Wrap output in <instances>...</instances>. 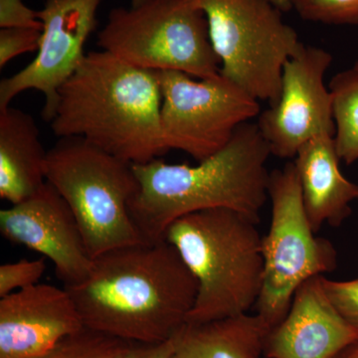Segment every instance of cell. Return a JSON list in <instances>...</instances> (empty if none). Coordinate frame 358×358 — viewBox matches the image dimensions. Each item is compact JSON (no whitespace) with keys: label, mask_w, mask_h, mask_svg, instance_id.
<instances>
[{"label":"cell","mask_w":358,"mask_h":358,"mask_svg":"<svg viewBox=\"0 0 358 358\" xmlns=\"http://www.w3.org/2000/svg\"><path fill=\"white\" fill-rule=\"evenodd\" d=\"M339 162L334 136L329 134L308 141L294 157L303 208L315 233L324 224L339 227L358 199V185L343 176Z\"/></svg>","instance_id":"15"},{"label":"cell","mask_w":358,"mask_h":358,"mask_svg":"<svg viewBox=\"0 0 358 358\" xmlns=\"http://www.w3.org/2000/svg\"><path fill=\"white\" fill-rule=\"evenodd\" d=\"M143 1H145V0H131V6H136V4L141 3Z\"/></svg>","instance_id":"28"},{"label":"cell","mask_w":358,"mask_h":358,"mask_svg":"<svg viewBox=\"0 0 358 358\" xmlns=\"http://www.w3.org/2000/svg\"><path fill=\"white\" fill-rule=\"evenodd\" d=\"M176 336L159 345H152L143 358H173L174 346H176Z\"/></svg>","instance_id":"25"},{"label":"cell","mask_w":358,"mask_h":358,"mask_svg":"<svg viewBox=\"0 0 358 358\" xmlns=\"http://www.w3.org/2000/svg\"><path fill=\"white\" fill-rule=\"evenodd\" d=\"M159 75L166 147L196 162L222 150L240 126L261 114L259 101L221 73L196 80L178 71Z\"/></svg>","instance_id":"9"},{"label":"cell","mask_w":358,"mask_h":358,"mask_svg":"<svg viewBox=\"0 0 358 358\" xmlns=\"http://www.w3.org/2000/svg\"><path fill=\"white\" fill-rule=\"evenodd\" d=\"M203 11L220 73L258 101L274 106L282 74L303 48L298 33L268 0H187Z\"/></svg>","instance_id":"7"},{"label":"cell","mask_w":358,"mask_h":358,"mask_svg":"<svg viewBox=\"0 0 358 358\" xmlns=\"http://www.w3.org/2000/svg\"><path fill=\"white\" fill-rule=\"evenodd\" d=\"M333 59L324 49L303 45L287 61L279 101L261 112L256 122L272 155L294 159L299 150L315 136H334L333 99L324 85Z\"/></svg>","instance_id":"11"},{"label":"cell","mask_w":358,"mask_h":358,"mask_svg":"<svg viewBox=\"0 0 358 358\" xmlns=\"http://www.w3.org/2000/svg\"><path fill=\"white\" fill-rule=\"evenodd\" d=\"M322 275L308 280L294 294L284 320L266 336L265 358H336L358 339L322 288Z\"/></svg>","instance_id":"14"},{"label":"cell","mask_w":358,"mask_h":358,"mask_svg":"<svg viewBox=\"0 0 358 358\" xmlns=\"http://www.w3.org/2000/svg\"><path fill=\"white\" fill-rule=\"evenodd\" d=\"M68 289L37 284L0 299V358H37L84 329Z\"/></svg>","instance_id":"13"},{"label":"cell","mask_w":358,"mask_h":358,"mask_svg":"<svg viewBox=\"0 0 358 358\" xmlns=\"http://www.w3.org/2000/svg\"><path fill=\"white\" fill-rule=\"evenodd\" d=\"M102 0H45L37 10L43 24L36 57L13 76L0 82V110L15 96L36 90L45 98L42 117L50 122L55 115L58 92L73 76L87 54L85 44L95 31L96 13Z\"/></svg>","instance_id":"10"},{"label":"cell","mask_w":358,"mask_h":358,"mask_svg":"<svg viewBox=\"0 0 358 358\" xmlns=\"http://www.w3.org/2000/svg\"><path fill=\"white\" fill-rule=\"evenodd\" d=\"M271 154L258 124L246 122L229 143L196 166L162 159L131 164L138 190L129 211L145 241L164 239L178 219L208 209L225 208L260 222L268 199Z\"/></svg>","instance_id":"3"},{"label":"cell","mask_w":358,"mask_h":358,"mask_svg":"<svg viewBox=\"0 0 358 358\" xmlns=\"http://www.w3.org/2000/svg\"><path fill=\"white\" fill-rule=\"evenodd\" d=\"M264 358H265V357H264Z\"/></svg>","instance_id":"30"},{"label":"cell","mask_w":358,"mask_h":358,"mask_svg":"<svg viewBox=\"0 0 358 358\" xmlns=\"http://www.w3.org/2000/svg\"><path fill=\"white\" fill-rule=\"evenodd\" d=\"M162 103L159 72L92 51L59 90L50 127L58 138H83L129 164H145L169 152Z\"/></svg>","instance_id":"2"},{"label":"cell","mask_w":358,"mask_h":358,"mask_svg":"<svg viewBox=\"0 0 358 358\" xmlns=\"http://www.w3.org/2000/svg\"><path fill=\"white\" fill-rule=\"evenodd\" d=\"M322 288L339 315L358 331V278L333 281L322 277Z\"/></svg>","instance_id":"23"},{"label":"cell","mask_w":358,"mask_h":358,"mask_svg":"<svg viewBox=\"0 0 358 358\" xmlns=\"http://www.w3.org/2000/svg\"><path fill=\"white\" fill-rule=\"evenodd\" d=\"M268 195L272 219L262 238L264 281L256 313L270 331L286 317L303 282L336 270L338 252L310 226L294 162L270 173Z\"/></svg>","instance_id":"8"},{"label":"cell","mask_w":358,"mask_h":358,"mask_svg":"<svg viewBox=\"0 0 358 358\" xmlns=\"http://www.w3.org/2000/svg\"><path fill=\"white\" fill-rule=\"evenodd\" d=\"M268 333L257 313L186 324L176 334L173 358H264Z\"/></svg>","instance_id":"17"},{"label":"cell","mask_w":358,"mask_h":358,"mask_svg":"<svg viewBox=\"0 0 358 358\" xmlns=\"http://www.w3.org/2000/svg\"><path fill=\"white\" fill-rule=\"evenodd\" d=\"M48 152L34 119L20 109L0 110V197L11 205L38 192L47 182Z\"/></svg>","instance_id":"16"},{"label":"cell","mask_w":358,"mask_h":358,"mask_svg":"<svg viewBox=\"0 0 358 358\" xmlns=\"http://www.w3.org/2000/svg\"><path fill=\"white\" fill-rule=\"evenodd\" d=\"M254 219L217 208L174 221L164 234L199 282L187 324L248 313L262 291V236Z\"/></svg>","instance_id":"4"},{"label":"cell","mask_w":358,"mask_h":358,"mask_svg":"<svg viewBox=\"0 0 358 358\" xmlns=\"http://www.w3.org/2000/svg\"><path fill=\"white\" fill-rule=\"evenodd\" d=\"M46 181L69 205L93 260L145 242L129 211L138 181L129 162L83 138H62L47 154Z\"/></svg>","instance_id":"5"},{"label":"cell","mask_w":358,"mask_h":358,"mask_svg":"<svg viewBox=\"0 0 358 358\" xmlns=\"http://www.w3.org/2000/svg\"><path fill=\"white\" fill-rule=\"evenodd\" d=\"M336 152L345 164L358 160V75L353 69L338 73L329 83Z\"/></svg>","instance_id":"18"},{"label":"cell","mask_w":358,"mask_h":358,"mask_svg":"<svg viewBox=\"0 0 358 358\" xmlns=\"http://www.w3.org/2000/svg\"><path fill=\"white\" fill-rule=\"evenodd\" d=\"M42 30L35 28L6 27L0 29V68L13 59L38 50Z\"/></svg>","instance_id":"22"},{"label":"cell","mask_w":358,"mask_h":358,"mask_svg":"<svg viewBox=\"0 0 358 358\" xmlns=\"http://www.w3.org/2000/svg\"><path fill=\"white\" fill-rule=\"evenodd\" d=\"M268 1L272 2L280 10L288 11L292 9V0H268Z\"/></svg>","instance_id":"27"},{"label":"cell","mask_w":358,"mask_h":358,"mask_svg":"<svg viewBox=\"0 0 358 358\" xmlns=\"http://www.w3.org/2000/svg\"><path fill=\"white\" fill-rule=\"evenodd\" d=\"M303 20L331 25H358V0H292Z\"/></svg>","instance_id":"20"},{"label":"cell","mask_w":358,"mask_h":358,"mask_svg":"<svg viewBox=\"0 0 358 358\" xmlns=\"http://www.w3.org/2000/svg\"><path fill=\"white\" fill-rule=\"evenodd\" d=\"M152 346L84 327L37 358H143Z\"/></svg>","instance_id":"19"},{"label":"cell","mask_w":358,"mask_h":358,"mask_svg":"<svg viewBox=\"0 0 358 358\" xmlns=\"http://www.w3.org/2000/svg\"><path fill=\"white\" fill-rule=\"evenodd\" d=\"M65 288L87 329L157 345L187 324L199 282L164 239L103 253L84 281Z\"/></svg>","instance_id":"1"},{"label":"cell","mask_w":358,"mask_h":358,"mask_svg":"<svg viewBox=\"0 0 358 358\" xmlns=\"http://www.w3.org/2000/svg\"><path fill=\"white\" fill-rule=\"evenodd\" d=\"M0 233L7 241L48 258L64 287L84 281L93 267L74 214L48 182L29 199L0 211Z\"/></svg>","instance_id":"12"},{"label":"cell","mask_w":358,"mask_h":358,"mask_svg":"<svg viewBox=\"0 0 358 358\" xmlns=\"http://www.w3.org/2000/svg\"><path fill=\"white\" fill-rule=\"evenodd\" d=\"M47 266L44 258L2 264L0 266V298L39 284Z\"/></svg>","instance_id":"21"},{"label":"cell","mask_w":358,"mask_h":358,"mask_svg":"<svg viewBox=\"0 0 358 358\" xmlns=\"http://www.w3.org/2000/svg\"><path fill=\"white\" fill-rule=\"evenodd\" d=\"M353 71H355V73L358 75V61L357 63H355V66H353L352 68Z\"/></svg>","instance_id":"29"},{"label":"cell","mask_w":358,"mask_h":358,"mask_svg":"<svg viewBox=\"0 0 358 358\" xmlns=\"http://www.w3.org/2000/svg\"><path fill=\"white\" fill-rule=\"evenodd\" d=\"M336 358H358V339L345 348Z\"/></svg>","instance_id":"26"},{"label":"cell","mask_w":358,"mask_h":358,"mask_svg":"<svg viewBox=\"0 0 358 358\" xmlns=\"http://www.w3.org/2000/svg\"><path fill=\"white\" fill-rule=\"evenodd\" d=\"M26 27L42 30L37 10L26 6L22 0H0V28Z\"/></svg>","instance_id":"24"},{"label":"cell","mask_w":358,"mask_h":358,"mask_svg":"<svg viewBox=\"0 0 358 358\" xmlns=\"http://www.w3.org/2000/svg\"><path fill=\"white\" fill-rule=\"evenodd\" d=\"M99 46L124 62L157 71H178L195 79L219 74L203 11L187 0H145L110 10Z\"/></svg>","instance_id":"6"}]
</instances>
